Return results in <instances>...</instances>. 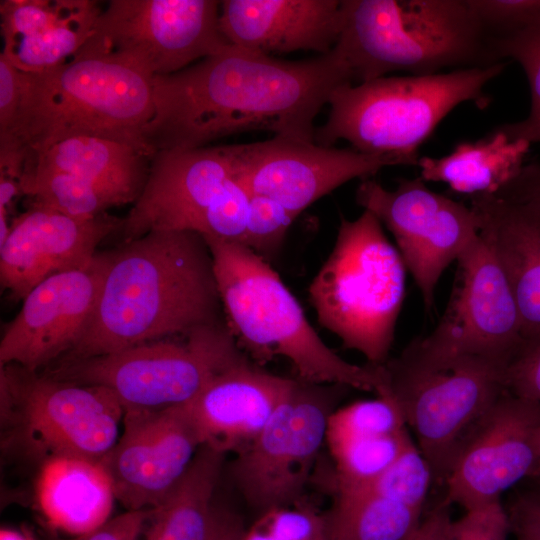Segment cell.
<instances>
[{"mask_svg":"<svg viewBox=\"0 0 540 540\" xmlns=\"http://www.w3.org/2000/svg\"><path fill=\"white\" fill-rule=\"evenodd\" d=\"M345 84H352L349 72L333 50L285 61L230 45L153 77V114L142 142L150 158L250 131L314 142L316 116Z\"/></svg>","mask_w":540,"mask_h":540,"instance_id":"cell-1","label":"cell"},{"mask_svg":"<svg viewBox=\"0 0 540 540\" xmlns=\"http://www.w3.org/2000/svg\"><path fill=\"white\" fill-rule=\"evenodd\" d=\"M210 249L187 230L152 231L108 251L95 309L62 361L92 358L226 322Z\"/></svg>","mask_w":540,"mask_h":540,"instance_id":"cell-2","label":"cell"},{"mask_svg":"<svg viewBox=\"0 0 540 540\" xmlns=\"http://www.w3.org/2000/svg\"><path fill=\"white\" fill-rule=\"evenodd\" d=\"M203 238L212 254L225 320L239 346L260 362L288 359L305 382L384 393L383 365H355L329 348L267 260L243 244Z\"/></svg>","mask_w":540,"mask_h":540,"instance_id":"cell-3","label":"cell"},{"mask_svg":"<svg viewBox=\"0 0 540 540\" xmlns=\"http://www.w3.org/2000/svg\"><path fill=\"white\" fill-rule=\"evenodd\" d=\"M341 7L333 51L352 84L395 71L430 75L497 63L467 0H341Z\"/></svg>","mask_w":540,"mask_h":540,"instance_id":"cell-4","label":"cell"},{"mask_svg":"<svg viewBox=\"0 0 540 540\" xmlns=\"http://www.w3.org/2000/svg\"><path fill=\"white\" fill-rule=\"evenodd\" d=\"M153 114V76L116 56L72 58L39 73L22 71L16 118L4 134L29 153L64 139L95 136L150 158L142 131Z\"/></svg>","mask_w":540,"mask_h":540,"instance_id":"cell-5","label":"cell"},{"mask_svg":"<svg viewBox=\"0 0 540 540\" xmlns=\"http://www.w3.org/2000/svg\"><path fill=\"white\" fill-rule=\"evenodd\" d=\"M507 64L340 86L329 100L327 120L315 129L314 142L331 147L342 139L361 153L417 165L418 148L455 107L468 101L487 104L483 89Z\"/></svg>","mask_w":540,"mask_h":540,"instance_id":"cell-6","label":"cell"},{"mask_svg":"<svg viewBox=\"0 0 540 540\" xmlns=\"http://www.w3.org/2000/svg\"><path fill=\"white\" fill-rule=\"evenodd\" d=\"M406 270L373 213L342 218L334 247L308 290L319 323L368 364L384 365L405 297Z\"/></svg>","mask_w":540,"mask_h":540,"instance_id":"cell-7","label":"cell"},{"mask_svg":"<svg viewBox=\"0 0 540 540\" xmlns=\"http://www.w3.org/2000/svg\"><path fill=\"white\" fill-rule=\"evenodd\" d=\"M399 407L434 481L445 482L462 446L505 391L503 369L482 359L424 356L408 345L384 365Z\"/></svg>","mask_w":540,"mask_h":540,"instance_id":"cell-8","label":"cell"},{"mask_svg":"<svg viewBox=\"0 0 540 540\" xmlns=\"http://www.w3.org/2000/svg\"><path fill=\"white\" fill-rule=\"evenodd\" d=\"M245 358L226 322L128 349L62 361L48 376L111 390L125 409L185 405L221 371Z\"/></svg>","mask_w":540,"mask_h":540,"instance_id":"cell-9","label":"cell"},{"mask_svg":"<svg viewBox=\"0 0 540 540\" xmlns=\"http://www.w3.org/2000/svg\"><path fill=\"white\" fill-rule=\"evenodd\" d=\"M1 409L33 451L101 462L119 439L124 408L99 385L1 366Z\"/></svg>","mask_w":540,"mask_h":540,"instance_id":"cell-10","label":"cell"},{"mask_svg":"<svg viewBox=\"0 0 540 540\" xmlns=\"http://www.w3.org/2000/svg\"><path fill=\"white\" fill-rule=\"evenodd\" d=\"M347 389L294 379L288 396L233 461L234 483L249 506L265 514L299 503Z\"/></svg>","mask_w":540,"mask_h":540,"instance_id":"cell-11","label":"cell"},{"mask_svg":"<svg viewBox=\"0 0 540 540\" xmlns=\"http://www.w3.org/2000/svg\"><path fill=\"white\" fill-rule=\"evenodd\" d=\"M221 1L111 0L73 58L116 56L165 76L231 44L219 25Z\"/></svg>","mask_w":540,"mask_h":540,"instance_id":"cell-12","label":"cell"},{"mask_svg":"<svg viewBox=\"0 0 540 540\" xmlns=\"http://www.w3.org/2000/svg\"><path fill=\"white\" fill-rule=\"evenodd\" d=\"M457 263L444 315L428 336L410 345L427 357H473L504 372L524 347L521 317L507 277L480 235Z\"/></svg>","mask_w":540,"mask_h":540,"instance_id":"cell-13","label":"cell"},{"mask_svg":"<svg viewBox=\"0 0 540 540\" xmlns=\"http://www.w3.org/2000/svg\"><path fill=\"white\" fill-rule=\"evenodd\" d=\"M356 202L392 233L429 310L444 270L479 237L471 207L430 190L421 177L400 179L394 190L363 179Z\"/></svg>","mask_w":540,"mask_h":540,"instance_id":"cell-14","label":"cell"},{"mask_svg":"<svg viewBox=\"0 0 540 540\" xmlns=\"http://www.w3.org/2000/svg\"><path fill=\"white\" fill-rule=\"evenodd\" d=\"M540 480V403L504 391L459 451L443 501L464 510Z\"/></svg>","mask_w":540,"mask_h":540,"instance_id":"cell-15","label":"cell"},{"mask_svg":"<svg viewBox=\"0 0 540 540\" xmlns=\"http://www.w3.org/2000/svg\"><path fill=\"white\" fill-rule=\"evenodd\" d=\"M236 175L251 194L274 199L296 217L344 183L368 179L387 166L403 165L391 157L361 153L315 142L273 136L231 145Z\"/></svg>","mask_w":540,"mask_h":540,"instance_id":"cell-16","label":"cell"},{"mask_svg":"<svg viewBox=\"0 0 540 540\" xmlns=\"http://www.w3.org/2000/svg\"><path fill=\"white\" fill-rule=\"evenodd\" d=\"M122 423V434L101 463L126 510H149L183 477L202 439L186 405L125 409Z\"/></svg>","mask_w":540,"mask_h":540,"instance_id":"cell-17","label":"cell"},{"mask_svg":"<svg viewBox=\"0 0 540 540\" xmlns=\"http://www.w3.org/2000/svg\"><path fill=\"white\" fill-rule=\"evenodd\" d=\"M107 264L108 251L97 252L88 266L54 274L35 286L1 338V366L36 372L71 351L93 314Z\"/></svg>","mask_w":540,"mask_h":540,"instance_id":"cell-18","label":"cell"},{"mask_svg":"<svg viewBox=\"0 0 540 540\" xmlns=\"http://www.w3.org/2000/svg\"><path fill=\"white\" fill-rule=\"evenodd\" d=\"M235 175L231 145L156 153L140 195L121 220L123 241L152 231H192L202 212Z\"/></svg>","mask_w":540,"mask_h":540,"instance_id":"cell-19","label":"cell"},{"mask_svg":"<svg viewBox=\"0 0 540 540\" xmlns=\"http://www.w3.org/2000/svg\"><path fill=\"white\" fill-rule=\"evenodd\" d=\"M120 225L105 213L77 219L34 204L13 221L0 244L2 289L23 300L48 277L88 266L98 245Z\"/></svg>","mask_w":540,"mask_h":540,"instance_id":"cell-20","label":"cell"},{"mask_svg":"<svg viewBox=\"0 0 540 540\" xmlns=\"http://www.w3.org/2000/svg\"><path fill=\"white\" fill-rule=\"evenodd\" d=\"M294 379L268 373L246 357L218 373L185 404L203 445L240 453L261 432L288 396Z\"/></svg>","mask_w":540,"mask_h":540,"instance_id":"cell-21","label":"cell"},{"mask_svg":"<svg viewBox=\"0 0 540 540\" xmlns=\"http://www.w3.org/2000/svg\"><path fill=\"white\" fill-rule=\"evenodd\" d=\"M219 25L231 45L267 56L330 53L340 34V0H224Z\"/></svg>","mask_w":540,"mask_h":540,"instance_id":"cell-22","label":"cell"},{"mask_svg":"<svg viewBox=\"0 0 540 540\" xmlns=\"http://www.w3.org/2000/svg\"><path fill=\"white\" fill-rule=\"evenodd\" d=\"M470 207L514 294L524 347L540 343V203L485 194L470 196Z\"/></svg>","mask_w":540,"mask_h":540,"instance_id":"cell-23","label":"cell"},{"mask_svg":"<svg viewBox=\"0 0 540 540\" xmlns=\"http://www.w3.org/2000/svg\"><path fill=\"white\" fill-rule=\"evenodd\" d=\"M392 398L354 402L330 416L326 442L334 469L333 491L361 485L386 469L413 440Z\"/></svg>","mask_w":540,"mask_h":540,"instance_id":"cell-24","label":"cell"},{"mask_svg":"<svg viewBox=\"0 0 540 540\" xmlns=\"http://www.w3.org/2000/svg\"><path fill=\"white\" fill-rule=\"evenodd\" d=\"M36 497L51 526L77 537L108 521L116 499L110 475L101 462L69 456L44 460Z\"/></svg>","mask_w":540,"mask_h":540,"instance_id":"cell-25","label":"cell"},{"mask_svg":"<svg viewBox=\"0 0 540 540\" xmlns=\"http://www.w3.org/2000/svg\"><path fill=\"white\" fill-rule=\"evenodd\" d=\"M149 162L150 158L129 144L75 136L28 153L25 168L73 174L121 192L134 203L146 182Z\"/></svg>","mask_w":540,"mask_h":540,"instance_id":"cell-26","label":"cell"},{"mask_svg":"<svg viewBox=\"0 0 540 540\" xmlns=\"http://www.w3.org/2000/svg\"><path fill=\"white\" fill-rule=\"evenodd\" d=\"M224 457L207 445L199 448L180 481L149 509L142 540H211L216 519L213 496Z\"/></svg>","mask_w":540,"mask_h":540,"instance_id":"cell-27","label":"cell"},{"mask_svg":"<svg viewBox=\"0 0 540 540\" xmlns=\"http://www.w3.org/2000/svg\"><path fill=\"white\" fill-rule=\"evenodd\" d=\"M530 143L510 140L497 129L477 141H464L443 157H420L424 181L443 182L455 192L493 195L523 167Z\"/></svg>","mask_w":540,"mask_h":540,"instance_id":"cell-28","label":"cell"},{"mask_svg":"<svg viewBox=\"0 0 540 540\" xmlns=\"http://www.w3.org/2000/svg\"><path fill=\"white\" fill-rule=\"evenodd\" d=\"M324 519L326 540H409L422 511L391 499L359 491H335Z\"/></svg>","mask_w":540,"mask_h":540,"instance_id":"cell-29","label":"cell"},{"mask_svg":"<svg viewBox=\"0 0 540 540\" xmlns=\"http://www.w3.org/2000/svg\"><path fill=\"white\" fill-rule=\"evenodd\" d=\"M97 1L65 0L58 17L40 32L3 45L19 70L39 73L71 60L91 36L101 14Z\"/></svg>","mask_w":540,"mask_h":540,"instance_id":"cell-30","label":"cell"},{"mask_svg":"<svg viewBox=\"0 0 540 540\" xmlns=\"http://www.w3.org/2000/svg\"><path fill=\"white\" fill-rule=\"evenodd\" d=\"M20 193L77 219H92L111 207L133 202L125 194L73 174L25 168Z\"/></svg>","mask_w":540,"mask_h":540,"instance_id":"cell-31","label":"cell"},{"mask_svg":"<svg viewBox=\"0 0 540 540\" xmlns=\"http://www.w3.org/2000/svg\"><path fill=\"white\" fill-rule=\"evenodd\" d=\"M494 62L510 58L523 68L530 87L529 115L516 123L496 128L510 140L540 143V22L520 31L490 39Z\"/></svg>","mask_w":540,"mask_h":540,"instance_id":"cell-32","label":"cell"},{"mask_svg":"<svg viewBox=\"0 0 540 540\" xmlns=\"http://www.w3.org/2000/svg\"><path fill=\"white\" fill-rule=\"evenodd\" d=\"M434 481L429 463L414 439L380 474L366 483L335 491H359L379 495L423 511Z\"/></svg>","mask_w":540,"mask_h":540,"instance_id":"cell-33","label":"cell"},{"mask_svg":"<svg viewBox=\"0 0 540 540\" xmlns=\"http://www.w3.org/2000/svg\"><path fill=\"white\" fill-rule=\"evenodd\" d=\"M251 193L236 177L230 179L192 227L203 237L243 244Z\"/></svg>","mask_w":540,"mask_h":540,"instance_id":"cell-34","label":"cell"},{"mask_svg":"<svg viewBox=\"0 0 540 540\" xmlns=\"http://www.w3.org/2000/svg\"><path fill=\"white\" fill-rule=\"evenodd\" d=\"M296 216L279 202L251 194L243 245L269 262L281 248Z\"/></svg>","mask_w":540,"mask_h":540,"instance_id":"cell-35","label":"cell"},{"mask_svg":"<svg viewBox=\"0 0 540 540\" xmlns=\"http://www.w3.org/2000/svg\"><path fill=\"white\" fill-rule=\"evenodd\" d=\"M467 3L490 39L540 22V0H467Z\"/></svg>","mask_w":540,"mask_h":540,"instance_id":"cell-36","label":"cell"},{"mask_svg":"<svg viewBox=\"0 0 540 540\" xmlns=\"http://www.w3.org/2000/svg\"><path fill=\"white\" fill-rule=\"evenodd\" d=\"M65 0H2L0 2L3 45L32 36L53 22Z\"/></svg>","mask_w":540,"mask_h":540,"instance_id":"cell-37","label":"cell"},{"mask_svg":"<svg viewBox=\"0 0 540 540\" xmlns=\"http://www.w3.org/2000/svg\"><path fill=\"white\" fill-rule=\"evenodd\" d=\"M511 533L507 510L501 499L464 510L453 520L451 540H507Z\"/></svg>","mask_w":540,"mask_h":540,"instance_id":"cell-38","label":"cell"},{"mask_svg":"<svg viewBox=\"0 0 540 540\" xmlns=\"http://www.w3.org/2000/svg\"><path fill=\"white\" fill-rule=\"evenodd\" d=\"M505 391L540 403V343L524 347L503 372Z\"/></svg>","mask_w":540,"mask_h":540,"instance_id":"cell-39","label":"cell"},{"mask_svg":"<svg viewBox=\"0 0 540 540\" xmlns=\"http://www.w3.org/2000/svg\"><path fill=\"white\" fill-rule=\"evenodd\" d=\"M510 531H521L540 540V496L526 484L517 490L505 507Z\"/></svg>","mask_w":540,"mask_h":540,"instance_id":"cell-40","label":"cell"},{"mask_svg":"<svg viewBox=\"0 0 540 540\" xmlns=\"http://www.w3.org/2000/svg\"><path fill=\"white\" fill-rule=\"evenodd\" d=\"M22 71L0 53V134L12 126L20 105Z\"/></svg>","mask_w":540,"mask_h":540,"instance_id":"cell-41","label":"cell"},{"mask_svg":"<svg viewBox=\"0 0 540 540\" xmlns=\"http://www.w3.org/2000/svg\"><path fill=\"white\" fill-rule=\"evenodd\" d=\"M149 510H127L76 540H142Z\"/></svg>","mask_w":540,"mask_h":540,"instance_id":"cell-42","label":"cell"},{"mask_svg":"<svg viewBox=\"0 0 540 540\" xmlns=\"http://www.w3.org/2000/svg\"><path fill=\"white\" fill-rule=\"evenodd\" d=\"M493 195L506 200L540 203V163L523 165L518 174Z\"/></svg>","mask_w":540,"mask_h":540,"instance_id":"cell-43","label":"cell"},{"mask_svg":"<svg viewBox=\"0 0 540 540\" xmlns=\"http://www.w3.org/2000/svg\"><path fill=\"white\" fill-rule=\"evenodd\" d=\"M444 501L424 517L409 540H451L453 520Z\"/></svg>","mask_w":540,"mask_h":540,"instance_id":"cell-44","label":"cell"},{"mask_svg":"<svg viewBox=\"0 0 540 540\" xmlns=\"http://www.w3.org/2000/svg\"><path fill=\"white\" fill-rule=\"evenodd\" d=\"M245 531L240 520L228 511L216 509L211 540H244Z\"/></svg>","mask_w":540,"mask_h":540,"instance_id":"cell-45","label":"cell"},{"mask_svg":"<svg viewBox=\"0 0 540 540\" xmlns=\"http://www.w3.org/2000/svg\"><path fill=\"white\" fill-rule=\"evenodd\" d=\"M0 540H30L27 536L9 529H1Z\"/></svg>","mask_w":540,"mask_h":540,"instance_id":"cell-46","label":"cell"},{"mask_svg":"<svg viewBox=\"0 0 540 540\" xmlns=\"http://www.w3.org/2000/svg\"><path fill=\"white\" fill-rule=\"evenodd\" d=\"M511 533H513L515 540H535L531 536L517 530H511Z\"/></svg>","mask_w":540,"mask_h":540,"instance_id":"cell-47","label":"cell"},{"mask_svg":"<svg viewBox=\"0 0 540 540\" xmlns=\"http://www.w3.org/2000/svg\"><path fill=\"white\" fill-rule=\"evenodd\" d=\"M526 485L540 496V480H530Z\"/></svg>","mask_w":540,"mask_h":540,"instance_id":"cell-48","label":"cell"}]
</instances>
